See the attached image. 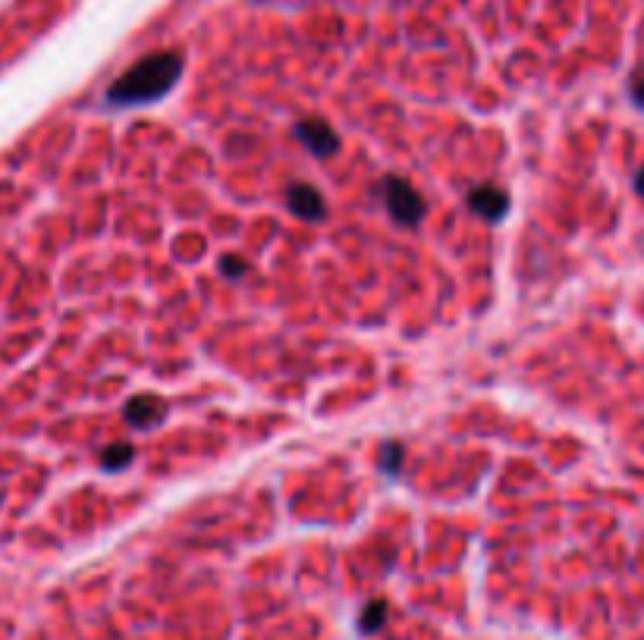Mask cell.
Segmentation results:
<instances>
[{
	"label": "cell",
	"mask_w": 644,
	"mask_h": 640,
	"mask_svg": "<svg viewBox=\"0 0 644 640\" xmlns=\"http://www.w3.org/2000/svg\"><path fill=\"white\" fill-rule=\"evenodd\" d=\"M180 70H183V57L173 54V51H164V54H154V57H145L142 63H136L126 76H120L114 85L107 91V101L110 104H148L154 98L167 95L173 88V82L180 79Z\"/></svg>",
	"instance_id": "1"
},
{
	"label": "cell",
	"mask_w": 644,
	"mask_h": 640,
	"mask_svg": "<svg viewBox=\"0 0 644 640\" xmlns=\"http://www.w3.org/2000/svg\"><path fill=\"white\" fill-rule=\"evenodd\" d=\"M387 208L396 220H403L406 226H415L425 214V204H421L418 192L403 179H387Z\"/></svg>",
	"instance_id": "2"
},
{
	"label": "cell",
	"mask_w": 644,
	"mask_h": 640,
	"mask_svg": "<svg viewBox=\"0 0 644 640\" xmlns=\"http://www.w3.org/2000/svg\"><path fill=\"white\" fill-rule=\"evenodd\" d=\"M296 132H299V139L305 142V148L312 154H318V157H330L340 145L337 135H333V129L327 123H321V120H305V123H299Z\"/></svg>",
	"instance_id": "3"
},
{
	"label": "cell",
	"mask_w": 644,
	"mask_h": 640,
	"mask_svg": "<svg viewBox=\"0 0 644 640\" xmlns=\"http://www.w3.org/2000/svg\"><path fill=\"white\" fill-rule=\"evenodd\" d=\"M167 415V405L154 396H142V399H132L126 405V421L136 427V430H145V427H154L158 421H164Z\"/></svg>",
	"instance_id": "4"
},
{
	"label": "cell",
	"mask_w": 644,
	"mask_h": 640,
	"mask_svg": "<svg viewBox=\"0 0 644 640\" xmlns=\"http://www.w3.org/2000/svg\"><path fill=\"white\" fill-rule=\"evenodd\" d=\"M469 204H472V211H478L481 217L500 220V217L506 214V208H509V198H506V192H500V189H494V186H484V189L472 192Z\"/></svg>",
	"instance_id": "5"
},
{
	"label": "cell",
	"mask_w": 644,
	"mask_h": 640,
	"mask_svg": "<svg viewBox=\"0 0 644 640\" xmlns=\"http://www.w3.org/2000/svg\"><path fill=\"white\" fill-rule=\"evenodd\" d=\"M290 211L305 217V220H318L324 214V201H321L318 189L305 186V182H302V186H293L290 189Z\"/></svg>",
	"instance_id": "6"
},
{
	"label": "cell",
	"mask_w": 644,
	"mask_h": 640,
	"mask_svg": "<svg viewBox=\"0 0 644 640\" xmlns=\"http://www.w3.org/2000/svg\"><path fill=\"white\" fill-rule=\"evenodd\" d=\"M101 462H104V468H110V471L126 468V465L132 462V446H129V443H114V446H110V449L101 455Z\"/></svg>",
	"instance_id": "7"
},
{
	"label": "cell",
	"mask_w": 644,
	"mask_h": 640,
	"mask_svg": "<svg viewBox=\"0 0 644 640\" xmlns=\"http://www.w3.org/2000/svg\"><path fill=\"white\" fill-rule=\"evenodd\" d=\"M632 98H635L638 107H644V73L632 76Z\"/></svg>",
	"instance_id": "8"
},
{
	"label": "cell",
	"mask_w": 644,
	"mask_h": 640,
	"mask_svg": "<svg viewBox=\"0 0 644 640\" xmlns=\"http://www.w3.org/2000/svg\"><path fill=\"white\" fill-rule=\"evenodd\" d=\"M396 459L403 462V452H399L396 446H387V452H384V468H393V465H396Z\"/></svg>",
	"instance_id": "9"
},
{
	"label": "cell",
	"mask_w": 644,
	"mask_h": 640,
	"mask_svg": "<svg viewBox=\"0 0 644 640\" xmlns=\"http://www.w3.org/2000/svg\"><path fill=\"white\" fill-rule=\"evenodd\" d=\"M227 267H230V270H227L230 277H239V273H242V264H239V261H227Z\"/></svg>",
	"instance_id": "10"
},
{
	"label": "cell",
	"mask_w": 644,
	"mask_h": 640,
	"mask_svg": "<svg viewBox=\"0 0 644 640\" xmlns=\"http://www.w3.org/2000/svg\"><path fill=\"white\" fill-rule=\"evenodd\" d=\"M635 189L644 195V170H641V173H638V179H635Z\"/></svg>",
	"instance_id": "11"
}]
</instances>
